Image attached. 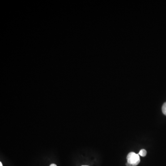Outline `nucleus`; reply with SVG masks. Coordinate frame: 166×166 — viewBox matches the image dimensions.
<instances>
[{"label": "nucleus", "instance_id": "6", "mask_svg": "<svg viewBox=\"0 0 166 166\" xmlns=\"http://www.w3.org/2000/svg\"><path fill=\"white\" fill-rule=\"evenodd\" d=\"M85 166V165H84V166Z\"/></svg>", "mask_w": 166, "mask_h": 166}, {"label": "nucleus", "instance_id": "4", "mask_svg": "<svg viewBox=\"0 0 166 166\" xmlns=\"http://www.w3.org/2000/svg\"><path fill=\"white\" fill-rule=\"evenodd\" d=\"M50 166H57V165L55 164H52L50 165Z\"/></svg>", "mask_w": 166, "mask_h": 166}, {"label": "nucleus", "instance_id": "5", "mask_svg": "<svg viewBox=\"0 0 166 166\" xmlns=\"http://www.w3.org/2000/svg\"><path fill=\"white\" fill-rule=\"evenodd\" d=\"M0 166H2V163H1V162H0Z\"/></svg>", "mask_w": 166, "mask_h": 166}, {"label": "nucleus", "instance_id": "2", "mask_svg": "<svg viewBox=\"0 0 166 166\" xmlns=\"http://www.w3.org/2000/svg\"><path fill=\"white\" fill-rule=\"evenodd\" d=\"M147 154V151L145 149H142L140 151H139L138 155H141V157H145Z\"/></svg>", "mask_w": 166, "mask_h": 166}, {"label": "nucleus", "instance_id": "1", "mask_svg": "<svg viewBox=\"0 0 166 166\" xmlns=\"http://www.w3.org/2000/svg\"><path fill=\"white\" fill-rule=\"evenodd\" d=\"M127 166H137L140 162V159L139 155L134 152H130L127 156Z\"/></svg>", "mask_w": 166, "mask_h": 166}, {"label": "nucleus", "instance_id": "3", "mask_svg": "<svg viewBox=\"0 0 166 166\" xmlns=\"http://www.w3.org/2000/svg\"><path fill=\"white\" fill-rule=\"evenodd\" d=\"M162 111L163 114L166 116V102L164 103L162 107Z\"/></svg>", "mask_w": 166, "mask_h": 166}]
</instances>
